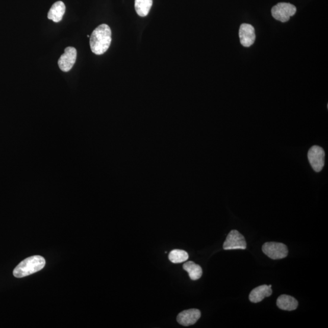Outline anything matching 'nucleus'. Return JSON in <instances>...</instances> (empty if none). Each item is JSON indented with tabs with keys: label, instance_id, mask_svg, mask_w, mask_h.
<instances>
[{
	"label": "nucleus",
	"instance_id": "obj_15",
	"mask_svg": "<svg viewBox=\"0 0 328 328\" xmlns=\"http://www.w3.org/2000/svg\"><path fill=\"white\" fill-rule=\"evenodd\" d=\"M168 259L173 263H181L189 259V254L186 251L180 249L171 250L168 255Z\"/></svg>",
	"mask_w": 328,
	"mask_h": 328
},
{
	"label": "nucleus",
	"instance_id": "obj_8",
	"mask_svg": "<svg viewBox=\"0 0 328 328\" xmlns=\"http://www.w3.org/2000/svg\"><path fill=\"white\" fill-rule=\"evenodd\" d=\"M200 312L197 309H190L181 312L177 317V321L181 325L189 326L195 324L200 317Z\"/></svg>",
	"mask_w": 328,
	"mask_h": 328
},
{
	"label": "nucleus",
	"instance_id": "obj_1",
	"mask_svg": "<svg viewBox=\"0 0 328 328\" xmlns=\"http://www.w3.org/2000/svg\"><path fill=\"white\" fill-rule=\"evenodd\" d=\"M111 43V29L106 24L95 28L90 37L91 52L96 55H102L107 52Z\"/></svg>",
	"mask_w": 328,
	"mask_h": 328
},
{
	"label": "nucleus",
	"instance_id": "obj_14",
	"mask_svg": "<svg viewBox=\"0 0 328 328\" xmlns=\"http://www.w3.org/2000/svg\"><path fill=\"white\" fill-rule=\"evenodd\" d=\"M152 5L153 0H135L136 11L140 17H146L149 14Z\"/></svg>",
	"mask_w": 328,
	"mask_h": 328
},
{
	"label": "nucleus",
	"instance_id": "obj_9",
	"mask_svg": "<svg viewBox=\"0 0 328 328\" xmlns=\"http://www.w3.org/2000/svg\"><path fill=\"white\" fill-rule=\"evenodd\" d=\"M239 36H240L241 43L244 47H250L253 45L256 38L254 28L251 25L246 23L241 25Z\"/></svg>",
	"mask_w": 328,
	"mask_h": 328
},
{
	"label": "nucleus",
	"instance_id": "obj_5",
	"mask_svg": "<svg viewBox=\"0 0 328 328\" xmlns=\"http://www.w3.org/2000/svg\"><path fill=\"white\" fill-rule=\"evenodd\" d=\"M308 157L309 162L315 171L320 172L322 170L325 159V153L322 148L318 145L312 146L308 152Z\"/></svg>",
	"mask_w": 328,
	"mask_h": 328
},
{
	"label": "nucleus",
	"instance_id": "obj_6",
	"mask_svg": "<svg viewBox=\"0 0 328 328\" xmlns=\"http://www.w3.org/2000/svg\"><path fill=\"white\" fill-rule=\"evenodd\" d=\"M246 247L247 243L243 235L237 230L230 232L223 244L224 250L246 249Z\"/></svg>",
	"mask_w": 328,
	"mask_h": 328
},
{
	"label": "nucleus",
	"instance_id": "obj_13",
	"mask_svg": "<svg viewBox=\"0 0 328 328\" xmlns=\"http://www.w3.org/2000/svg\"><path fill=\"white\" fill-rule=\"evenodd\" d=\"M183 269L189 273L190 279L192 280H198L203 275L201 267L193 262L185 263Z\"/></svg>",
	"mask_w": 328,
	"mask_h": 328
},
{
	"label": "nucleus",
	"instance_id": "obj_11",
	"mask_svg": "<svg viewBox=\"0 0 328 328\" xmlns=\"http://www.w3.org/2000/svg\"><path fill=\"white\" fill-rule=\"evenodd\" d=\"M66 11L64 3L61 1L57 2L52 6L47 14V18L55 23H58L62 20Z\"/></svg>",
	"mask_w": 328,
	"mask_h": 328
},
{
	"label": "nucleus",
	"instance_id": "obj_12",
	"mask_svg": "<svg viewBox=\"0 0 328 328\" xmlns=\"http://www.w3.org/2000/svg\"><path fill=\"white\" fill-rule=\"evenodd\" d=\"M276 305L282 310L291 311L297 308L298 302L291 296L282 295L277 299Z\"/></svg>",
	"mask_w": 328,
	"mask_h": 328
},
{
	"label": "nucleus",
	"instance_id": "obj_3",
	"mask_svg": "<svg viewBox=\"0 0 328 328\" xmlns=\"http://www.w3.org/2000/svg\"><path fill=\"white\" fill-rule=\"evenodd\" d=\"M262 250L264 254L272 260L285 259L288 255V249L285 244L276 242H268L263 244Z\"/></svg>",
	"mask_w": 328,
	"mask_h": 328
},
{
	"label": "nucleus",
	"instance_id": "obj_2",
	"mask_svg": "<svg viewBox=\"0 0 328 328\" xmlns=\"http://www.w3.org/2000/svg\"><path fill=\"white\" fill-rule=\"evenodd\" d=\"M46 264L44 258L39 256H35L27 258L15 267L13 274L16 278H23L34 273L40 271L43 269Z\"/></svg>",
	"mask_w": 328,
	"mask_h": 328
},
{
	"label": "nucleus",
	"instance_id": "obj_7",
	"mask_svg": "<svg viewBox=\"0 0 328 328\" xmlns=\"http://www.w3.org/2000/svg\"><path fill=\"white\" fill-rule=\"evenodd\" d=\"M77 59V50L73 47H68L65 49L64 54L60 56L58 65L61 71L68 72L74 65Z\"/></svg>",
	"mask_w": 328,
	"mask_h": 328
},
{
	"label": "nucleus",
	"instance_id": "obj_4",
	"mask_svg": "<svg viewBox=\"0 0 328 328\" xmlns=\"http://www.w3.org/2000/svg\"><path fill=\"white\" fill-rule=\"evenodd\" d=\"M297 11L294 5L288 3H279L272 8V17L281 22L289 20L292 16L294 15Z\"/></svg>",
	"mask_w": 328,
	"mask_h": 328
},
{
	"label": "nucleus",
	"instance_id": "obj_10",
	"mask_svg": "<svg viewBox=\"0 0 328 328\" xmlns=\"http://www.w3.org/2000/svg\"><path fill=\"white\" fill-rule=\"evenodd\" d=\"M272 294L271 288L269 286L264 285L254 289L249 295V300L253 302H259L262 301L264 298L268 297Z\"/></svg>",
	"mask_w": 328,
	"mask_h": 328
}]
</instances>
